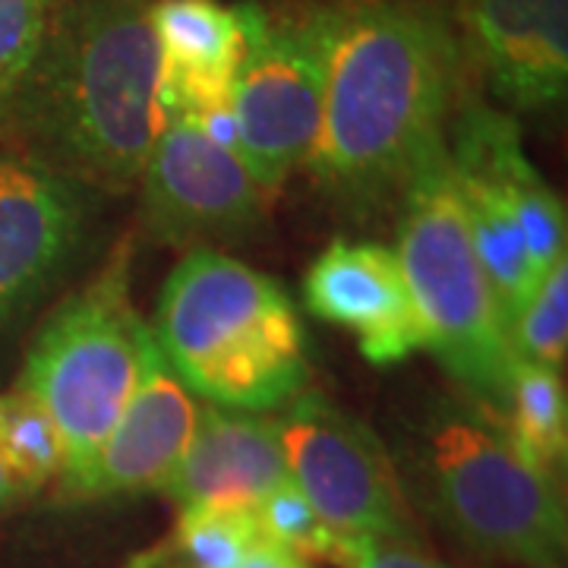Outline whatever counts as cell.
Segmentation results:
<instances>
[{
	"label": "cell",
	"mask_w": 568,
	"mask_h": 568,
	"mask_svg": "<svg viewBox=\"0 0 568 568\" xmlns=\"http://www.w3.org/2000/svg\"><path fill=\"white\" fill-rule=\"evenodd\" d=\"M234 568H313L310 566V559L304 556H297V552H291V549L278 547V544H272V540H263V544H256V547L246 552L244 559L237 562Z\"/></svg>",
	"instance_id": "obj_24"
},
{
	"label": "cell",
	"mask_w": 568,
	"mask_h": 568,
	"mask_svg": "<svg viewBox=\"0 0 568 568\" xmlns=\"http://www.w3.org/2000/svg\"><path fill=\"white\" fill-rule=\"evenodd\" d=\"M465 61L511 111H549L568 89V0H458Z\"/></svg>",
	"instance_id": "obj_11"
},
{
	"label": "cell",
	"mask_w": 568,
	"mask_h": 568,
	"mask_svg": "<svg viewBox=\"0 0 568 568\" xmlns=\"http://www.w3.org/2000/svg\"><path fill=\"white\" fill-rule=\"evenodd\" d=\"M263 540L253 508H181L178 549L186 568H234Z\"/></svg>",
	"instance_id": "obj_19"
},
{
	"label": "cell",
	"mask_w": 568,
	"mask_h": 568,
	"mask_svg": "<svg viewBox=\"0 0 568 568\" xmlns=\"http://www.w3.org/2000/svg\"><path fill=\"white\" fill-rule=\"evenodd\" d=\"M256 521L263 528L265 540H272L278 547L291 549L304 559H323L332 566L351 568L354 544L332 534L328 525L316 515V508L306 503L304 493L291 480L272 489L256 506Z\"/></svg>",
	"instance_id": "obj_20"
},
{
	"label": "cell",
	"mask_w": 568,
	"mask_h": 568,
	"mask_svg": "<svg viewBox=\"0 0 568 568\" xmlns=\"http://www.w3.org/2000/svg\"><path fill=\"white\" fill-rule=\"evenodd\" d=\"M200 405L193 392L164 364L149 335L142 351L136 388L123 405L118 424L95 452L92 465L63 487L70 499H108L123 493L162 489L168 474L178 467L193 439Z\"/></svg>",
	"instance_id": "obj_13"
},
{
	"label": "cell",
	"mask_w": 568,
	"mask_h": 568,
	"mask_svg": "<svg viewBox=\"0 0 568 568\" xmlns=\"http://www.w3.org/2000/svg\"><path fill=\"white\" fill-rule=\"evenodd\" d=\"M244 54L234 80L241 159L265 190L306 162L323 118L328 7L275 20L263 3L234 7Z\"/></svg>",
	"instance_id": "obj_7"
},
{
	"label": "cell",
	"mask_w": 568,
	"mask_h": 568,
	"mask_svg": "<svg viewBox=\"0 0 568 568\" xmlns=\"http://www.w3.org/2000/svg\"><path fill=\"white\" fill-rule=\"evenodd\" d=\"M58 0H0V108L39 48Z\"/></svg>",
	"instance_id": "obj_22"
},
{
	"label": "cell",
	"mask_w": 568,
	"mask_h": 568,
	"mask_svg": "<svg viewBox=\"0 0 568 568\" xmlns=\"http://www.w3.org/2000/svg\"><path fill=\"white\" fill-rule=\"evenodd\" d=\"M351 568H455L429 552L424 537L410 540H357Z\"/></svg>",
	"instance_id": "obj_23"
},
{
	"label": "cell",
	"mask_w": 568,
	"mask_h": 568,
	"mask_svg": "<svg viewBox=\"0 0 568 568\" xmlns=\"http://www.w3.org/2000/svg\"><path fill=\"white\" fill-rule=\"evenodd\" d=\"M152 29L159 39L164 121L231 108L244 54L234 7L215 0H159L152 3Z\"/></svg>",
	"instance_id": "obj_16"
},
{
	"label": "cell",
	"mask_w": 568,
	"mask_h": 568,
	"mask_svg": "<svg viewBox=\"0 0 568 568\" xmlns=\"http://www.w3.org/2000/svg\"><path fill=\"white\" fill-rule=\"evenodd\" d=\"M511 347L521 361L559 369L568 347V260L549 268L534 287L528 304L508 325Z\"/></svg>",
	"instance_id": "obj_21"
},
{
	"label": "cell",
	"mask_w": 568,
	"mask_h": 568,
	"mask_svg": "<svg viewBox=\"0 0 568 568\" xmlns=\"http://www.w3.org/2000/svg\"><path fill=\"white\" fill-rule=\"evenodd\" d=\"M410 467L429 515L462 547L518 568L562 562L568 521L556 474L518 448L496 410L436 402L414 426Z\"/></svg>",
	"instance_id": "obj_4"
},
{
	"label": "cell",
	"mask_w": 568,
	"mask_h": 568,
	"mask_svg": "<svg viewBox=\"0 0 568 568\" xmlns=\"http://www.w3.org/2000/svg\"><path fill=\"white\" fill-rule=\"evenodd\" d=\"M287 477L278 420L205 405L162 493L181 508H253Z\"/></svg>",
	"instance_id": "obj_15"
},
{
	"label": "cell",
	"mask_w": 568,
	"mask_h": 568,
	"mask_svg": "<svg viewBox=\"0 0 568 568\" xmlns=\"http://www.w3.org/2000/svg\"><path fill=\"white\" fill-rule=\"evenodd\" d=\"M448 159L462 186L484 190L515 215L540 278L566 260V205L525 155L511 114L480 99L458 104L448 123Z\"/></svg>",
	"instance_id": "obj_14"
},
{
	"label": "cell",
	"mask_w": 568,
	"mask_h": 568,
	"mask_svg": "<svg viewBox=\"0 0 568 568\" xmlns=\"http://www.w3.org/2000/svg\"><path fill=\"white\" fill-rule=\"evenodd\" d=\"M149 335L174 376L209 405L268 414L310 379L297 306L278 282L212 246L164 282Z\"/></svg>",
	"instance_id": "obj_3"
},
{
	"label": "cell",
	"mask_w": 568,
	"mask_h": 568,
	"mask_svg": "<svg viewBox=\"0 0 568 568\" xmlns=\"http://www.w3.org/2000/svg\"><path fill=\"white\" fill-rule=\"evenodd\" d=\"M162 126L152 3L58 0L0 108L3 149L92 193H126Z\"/></svg>",
	"instance_id": "obj_2"
},
{
	"label": "cell",
	"mask_w": 568,
	"mask_h": 568,
	"mask_svg": "<svg viewBox=\"0 0 568 568\" xmlns=\"http://www.w3.org/2000/svg\"><path fill=\"white\" fill-rule=\"evenodd\" d=\"M0 462L20 496L39 493L63 474L61 433L51 414L20 386L0 395Z\"/></svg>",
	"instance_id": "obj_18"
},
{
	"label": "cell",
	"mask_w": 568,
	"mask_h": 568,
	"mask_svg": "<svg viewBox=\"0 0 568 568\" xmlns=\"http://www.w3.org/2000/svg\"><path fill=\"white\" fill-rule=\"evenodd\" d=\"M556 568H559V566H556Z\"/></svg>",
	"instance_id": "obj_26"
},
{
	"label": "cell",
	"mask_w": 568,
	"mask_h": 568,
	"mask_svg": "<svg viewBox=\"0 0 568 568\" xmlns=\"http://www.w3.org/2000/svg\"><path fill=\"white\" fill-rule=\"evenodd\" d=\"M275 420L287 477L332 534L347 544L420 537L405 484L369 426L316 392H301Z\"/></svg>",
	"instance_id": "obj_8"
},
{
	"label": "cell",
	"mask_w": 568,
	"mask_h": 568,
	"mask_svg": "<svg viewBox=\"0 0 568 568\" xmlns=\"http://www.w3.org/2000/svg\"><path fill=\"white\" fill-rule=\"evenodd\" d=\"M95 196L0 145V332L20 325L73 265Z\"/></svg>",
	"instance_id": "obj_10"
},
{
	"label": "cell",
	"mask_w": 568,
	"mask_h": 568,
	"mask_svg": "<svg viewBox=\"0 0 568 568\" xmlns=\"http://www.w3.org/2000/svg\"><path fill=\"white\" fill-rule=\"evenodd\" d=\"M310 313L357 335L369 364H398L426 351V332L405 265L386 244L332 241L304 282Z\"/></svg>",
	"instance_id": "obj_12"
},
{
	"label": "cell",
	"mask_w": 568,
	"mask_h": 568,
	"mask_svg": "<svg viewBox=\"0 0 568 568\" xmlns=\"http://www.w3.org/2000/svg\"><path fill=\"white\" fill-rule=\"evenodd\" d=\"M136 186L142 234L155 244L203 250L244 241L265 219L268 190L190 118L164 121Z\"/></svg>",
	"instance_id": "obj_9"
},
{
	"label": "cell",
	"mask_w": 568,
	"mask_h": 568,
	"mask_svg": "<svg viewBox=\"0 0 568 568\" xmlns=\"http://www.w3.org/2000/svg\"><path fill=\"white\" fill-rule=\"evenodd\" d=\"M503 420L518 448L537 465H544L552 474L556 467L566 465L568 402L559 369L518 357Z\"/></svg>",
	"instance_id": "obj_17"
},
{
	"label": "cell",
	"mask_w": 568,
	"mask_h": 568,
	"mask_svg": "<svg viewBox=\"0 0 568 568\" xmlns=\"http://www.w3.org/2000/svg\"><path fill=\"white\" fill-rule=\"evenodd\" d=\"M13 499H20V489H17V484H13L10 470H7L3 462H0V508L10 506Z\"/></svg>",
	"instance_id": "obj_25"
},
{
	"label": "cell",
	"mask_w": 568,
	"mask_h": 568,
	"mask_svg": "<svg viewBox=\"0 0 568 568\" xmlns=\"http://www.w3.org/2000/svg\"><path fill=\"white\" fill-rule=\"evenodd\" d=\"M149 325L130 301V253L118 250L92 282L67 297L32 342L20 388L39 402L63 443L70 487L118 424L140 379Z\"/></svg>",
	"instance_id": "obj_6"
},
{
	"label": "cell",
	"mask_w": 568,
	"mask_h": 568,
	"mask_svg": "<svg viewBox=\"0 0 568 568\" xmlns=\"http://www.w3.org/2000/svg\"><path fill=\"white\" fill-rule=\"evenodd\" d=\"M465 48L439 0L328 7L323 118L306 168L332 205L376 219L448 142Z\"/></svg>",
	"instance_id": "obj_1"
},
{
	"label": "cell",
	"mask_w": 568,
	"mask_h": 568,
	"mask_svg": "<svg viewBox=\"0 0 568 568\" xmlns=\"http://www.w3.org/2000/svg\"><path fill=\"white\" fill-rule=\"evenodd\" d=\"M398 205L395 253L424 323L426 351L474 402L503 417L518 354L470 241L448 142L417 168Z\"/></svg>",
	"instance_id": "obj_5"
}]
</instances>
